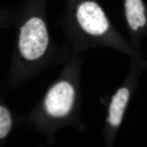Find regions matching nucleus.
<instances>
[{
	"label": "nucleus",
	"mask_w": 147,
	"mask_h": 147,
	"mask_svg": "<svg viewBox=\"0 0 147 147\" xmlns=\"http://www.w3.org/2000/svg\"><path fill=\"white\" fill-rule=\"evenodd\" d=\"M82 61H69L62 73L47 89L42 100L27 117L43 136L53 137L61 128L81 127L80 73Z\"/></svg>",
	"instance_id": "nucleus-1"
},
{
	"label": "nucleus",
	"mask_w": 147,
	"mask_h": 147,
	"mask_svg": "<svg viewBox=\"0 0 147 147\" xmlns=\"http://www.w3.org/2000/svg\"><path fill=\"white\" fill-rule=\"evenodd\" d=\"M49 42L47 26L42 19L32 18L20 27L18 53L11 61L8 75L11 84H21L50 63L46 59Z\"/></svg>",
	"instance_id": "nucleus-2"
},
{
	"label": "nucleus",
	"mask_w": 147,
	"mask_h": 147,
	"mask_svg": "<svg viewBox=\"0 0 147 147\" xmlns=\"http://www.w3.org/2000/svg\"><path fill=\"white\" fill-rule=\"evenodd\" d=\"M76 18L81 30L90 37L111 43L112 37L117 36L112 35L110 21L101 7L94 1H86L79 5Z\"/></svg>",
	"instance_id": "nucleus-3"
},
{
	"label": "nucleus",
	"mask_w": 147,
	"mask_h": 147,
	"mask_svg": "<svg viewBox=\"0 0 147 147\" xmlns=\"http://www.w3.org/2000/svg\"><path fill=\"white\" fill-rule=\"evenodd\" d=\"M129 76L125 82L111 97L107 108L104 134L109 144L114 141L116 134L124 119L132 90V82Z\"/></svg>",
	"instance_id": "nucleus-4"
},
{
	"label": "nucleus",
	"mask_w": 147,
	"mask_h": 147,
	"mask_svg": "<svg viewBox=\"0 0 147 147\" xmlns=\"http://www.w3.org/2000/svg\"><path fill=\"white\" fill-rule=\"evenodd\" d=\"M124 5L133 47L136 50L147 34V8L143 0H124Z\"/></svg>",
	"instance_id": "nucleus-5"
},
{
	"label": "nucleus",
	"mask_w": 147,
	"mask_h": 147,
	"mask_svg": "<svg viewBox=\"0 0 147 147\" xmlns=\"http://www.w3.org/2000/svg\"><path fill=\"white\" fill-rule=\"evenodd\" d=\"M14 124V119L10 109L5 104L0 105V141H5L10 134Z\"/></svg>",
	"instance_id": "nucleus-6"
}]
</instances>
